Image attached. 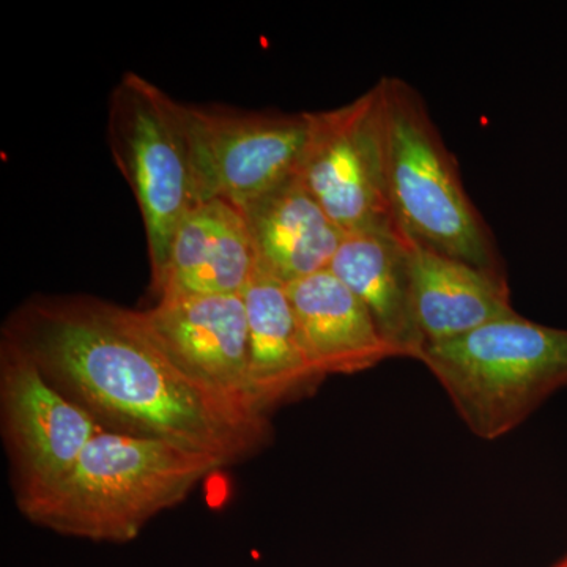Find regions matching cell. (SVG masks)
Returning <instances> with one entry per match:
<instances>
[{"mask_svg":"<svg viewBox=\"0 0 567 567\" xmlns=\"http://www.w3.org/2000/svg\"><path fill=\"white\" fill-rule=\"evenodd\" d=\"M286 287L306 352L323 380L360 374L398 358L364 305L330 270Z\"/></svg>","mask_w":567,"mask_h":567,"instance_id":"obj_12","label":"cell"},{"mask_svg":"<svg viewBox=\"0 0 567 567\" xmlns=\"http://www.w3.org/2000/svg\"><path fill=\"white\" fill-rule=\"evenodd\" d=\"M551 567H567V555L565 558H561L559 559V561L557 563V565H554Z\"/></svg>","mask_w":567,"mask_h":567,"instance_id":"obj_16","label":"cell"},{"mask_svg":"<svg viewBox=\"0 0 567 567\" xmlns=\"http://www.w3.org/2000/svg\"><path fill=\"white\" fill-rule=\"evenodd\" d=\"M3 336L104 431L163 440L224 466L245 461L270 436L267 416L189 375L148 333L140 309L93 297L32 298Z\"/></svg>","mask_w":567,"mask_h":567,"instance_id":"obj_1","label":"cell"},{"mask_svg":"<svg viewBox=\"0 0 567 567\" xmlns=\"http://www.w3.org/2000/svg\"><path fill=\"white\" fill-rule=\"evenodd\" d=\"M328 270L364 305L395 357L421 360L425 342L413 308L412 249L401 234H344Z\"/></svg>","mask_w":567,"mask_h":567,"instance_id":"obj_11","label":"cell"},{"mask_svg":"<svg viewBox=\"0 0 567 567\" xmlns=\"http://www.w3.org/2000/svg\"><path fill=\"white\" fill-rule=\"evenodd\" d=\"M259 257L244 210L208 199L175 230L166 264L152 286L159 298L244 295Z\"/></svg>","mask_w":567,"mask_h":567,"instance_id":"obj_10","label":"cell"},{"mask_svg":"<svg viewBox=\"0 0 567 567\" xmlns=\"http://www.w3.org/2000/svg\"><path fill=\"white\" fill-rule=\"evenodd\" d=\"M298 175L342 233H398L388 197L379 84L344 106L309 112Z\"/></svg>","mask_w":567,"mask_h":567,"instance_id":"obj_6","label":"cell"},{"mask_svg":"<svg viewBox=\"0 0 567 567\" xmlns=\"http://www.w3.org/2000/svg\"><path fill=\"white\" fill-rule=\"evenodd\" d=\"M377 84L382 93L388 197L398 233L410 244L506 276L491 227L465 192L456 158L423 95L399 78Z\"/></svg>","mask_w":567,"mask_h":567,"instance_id":"obj_3","label":"cell"},{"mask_svg":"<svg viewBox=\"0 0 567 567\" xmlns=\"http://www.w3.org/2000/svg\"><path fill=\"white\" fill-rule=\"evenodd\" d=\"M107 144L140 205L153 281L175 230L205 203L177 100L140 74H123L110 96Z\"/></svg>","mask_w":567,"mask_h":567,"instance_id":"obj_5","label":"cell"},{"mask_svg":"<svg viewBox=\"0 0 567 567\" xmlns=\"http://www.w3.org/2000/svg\"><path fill=\"white\" fill-rule=\"evenodd\" d=\"M259 268L284 284L328 270L344 233L295 175L246 205Z\"/></svg>","mask_w":567,"mask_h":567,"instance_id":"obj_15","label":"cell"},{"mask_svg":"<svg viewBox=\"0 0 567 567\" xmlns=\"http://www.w3.org/2000/svg\"><path fill=\"white\" fill-rule=\"evenodd\" d=\"M0 417L18 507L65 480L104 429L48 382L35 361L2 334Z\"/></svg>","mask_w":567,"mask_h":567,"instance_id":"obj_8","label":"cell"},{"mask_svg":"<svg viewBox=\"0 0 567 567\" xmlns=\"http://www.w3.org/2000/svg\"><path fill=\"white\" fill-rule=\"evenodd\" d=\"M178 112L204 200L245 208L300 173L309 112H237L181 102Z\"/></svg>","mask_w":567,"mask_h":567,"instance_id":"obj_7","label":"cell"},{"mask_svg":"<svg viewBox=\"0 0 567 567\" xmlns=\"http://www.w3.org/2000/svg\"><path fill=\"white\" fill-rule=\"evenodd\" d=\"M410 249L413 308L425 347L453 341L517 315L506 276L488 274L420 245L410 244Z\"/></svg>","mask_w":567,"mask_h":567,"instance_id":"obj_13","label":"cell"},{"mask_svg":"<svg viewBox=\"0 0 567 567\" xmlns=\"http://www.w3.org/2000/svg\"><path fill=\"white\" fill-rule=\"evenodd\" d=\"M244 300L252 394L270 416L276 406L311 394L323 379L306 352L286 284L259 268Z\"/></svg>","mask_w":567,"mask_h":567,"instance_id":"obj_14","label":"cell"},{"mask_svg":"<svg viewBox=\"0 0 567 567\" xmlns=\"http://www.w3.org/2000/svg\"><path fill=\"white\" fill-rule=\"evenodd\" d=\"M148 333L197 382L254 415L249 328L244 295L159 298L140 309Z\"/></svg>","mask_w":567,"mask_h":567,"instance_id":"obj_9","label":"cell"},{"mask_svg":"<svg viewBox=\"0 0 567 567\" xmlns=\"http://www.w3.org/2000/svg\"><path fill=\"white\" fill-rule=\"evenodd\" d=\"M218 458L163 440L103 431L47 495L18 507L58 535L92 543H132L152 518L181 505Z\"/></svg>","mask_w":567,"mask_h":567,"instance_id":"obj_2","label":"cell"},{"mask_svg":"<svg viewBox=\"0 0 567 567\" xmlns=\"http://www.w3.org/2000/svg\"><path fill=\"white\" fill-rule=\"evenodd\" d=\"M420 363L468 431L494 442L567 388V330L514 315L425 347Z\"/></svg>","mask_w":567,"mask_h":567,"instance_id":"obj_4","label":"cell"}]
</instances>
